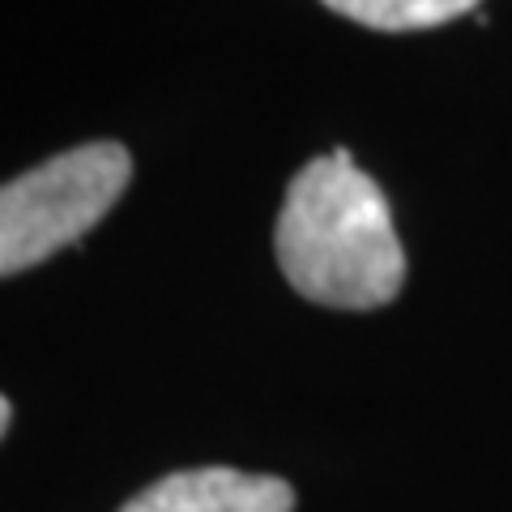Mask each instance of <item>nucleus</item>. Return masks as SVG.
Listing matches in <instances>:
<instances>
[{
	"mask_svg": "<svg viewBox=\"0 0 512 512\" xmlns=\"http://www.w3.org/2000/svg\"><path fill=\"white\" fill-rule=\"evenodd\" d=\"M282 278L320 308L372 312L406 282V252L380 184L346 150L320 154L286 188L274 231Z\"/></svg>",
	"mask_w": 512,
	"mask_h": 512,
	"instance_id": "f257e3e1",
	"label": "nucleus"
},
{
	"mask_svg": "<svg viewBox=\"0 0 512 512\" xmlns=\"http://www.w3.org/2000/svg\"><path fill=\"white\" fill-rule=\"evenodd\" d=\"M133 180V158L116 141L64 150L0 184V278L43 265L107 218Z\"/></svg>",
	"mask_w": 512,
	"mask_h": 512,
	"instance_id": "f03ea898",
	"label": "nucleus"
},
{
	"mask_svg": "<svg viewBox=\"0 0 512 512\" xmlns=\"http://www.w3.org/2000/svg\"><path fill=\"white\" fill-rule=\"evenodd\" d=\"M120 512H295V491L286 478L274 474L201 466L158 478Z\"/></svg>",
	"mask_w": 512,
	"mask_h": 512,
	"instance_id": "7ed1b4c3",
	"label": "nucleus"
},
{
	"mask_svg": "<svg viewBox=\"0 0 512 512\" xmlns=\"http://www.w3.org/2000/svg\"><path fill=\"white\" fill-rule=\"evenodd\" d=\"M320 5L372 30H427L474 13L478 0H320Z\"/></svg>",
	"mask_w": 512,
	"mask_h": 512,
	"instance_id": "20e7f679",
	"label": "nucleus"
},
{
	"mask_svg": "<svg viewBox=\"0 0 512 512\" xmlns=\"http://www.w3.org/2000/svg\"><path fill=\"white\" fill-rule=\"evenodd\" d=\"M9 419H13V410H9L5 397H0V436H5V431H9Z\"/></svg>",
	"mask_w": 512,
	"mask_h": 512,
	"instance_id": "39448f33",
	"label": "nucleus"
}]
</instances>
